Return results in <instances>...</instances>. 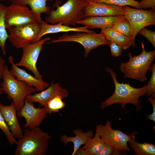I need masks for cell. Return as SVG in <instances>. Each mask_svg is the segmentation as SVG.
I'll return each mask as SVG.
<instances>
[{"label": "cell", "mask_w": 155, "mask_h": 155, "mask_svg": "<svg viewBox=\"0 0 155 155\" xmlns=\"http://www.w3.org/2000/svg\"><path fill=\"white\" fill-rule=\"evenodd\" d=\"M124 18V16H90L78 21V24L83 25L89 29H104L111 28L114 22Z\"/></svg>", "instance_id": "ac0fdd59"}, {"label": "cell", "mask_w": 155, "mask_h": 155, "mask_svg": "<svg viewBox=\"0 0 155 155\" xmlns=\"http://www.w3.org/2000/svg\"><path fill=\"white\" fill-rule=\"evenodd\" d=\"M3 93V92L2 91H0V95H1Z\"/></svg>", "instance_id": "8d00e7d4"}, {"label": "cell", "mask_w": 155, "mask_h": 155, "mask_svg": "<svg viewBox=\"0 0 155 155\" xmlns=\"http://www.w3.org/2000/svg\"><path fill=\"white\" fill-rule=\"evenodd\" d=\"M50 40L47 43L70 42L79 43L84 47L85 57L88 56L91 50L100 45H108V42L101 33L97 34L96 32L89 33L82 32H77L71 35L65 34L57 39Z\"/></svg>", "instance_id": "52a82bcc"}, {"label": "cell", "mask_w": 155, "mask_h": 155, "mask_svg": "<svg viewBox=\"0 0 155 155\" xmlns=\"http://www.w3.org/2000/svg\"><path fill=\"white\" fill-rule=\"evenodd\" d=\"M8 60L11 65L9 72L18 80L23 81L29 86L34 87L37 92L42 91L50 85V84L44 82L42 79H38L19 68L15 63L12 56L10 55L8 57Z\"/></svg>", "instance_id": "9a60e30c"}, {"label": "cell", "mask_w": 155, "mask_h": 155, "mask_svg": "<svg viewBox=\"0 0 155 155\" xmlns=\"http://www.w3.org/2000/svg\"><path fill=\"white\" fill-rule=\"evenodd\" d=\"M101 33L106 40L116 42L122 49H126L132 46V40L130 38L114 30L112 28L102 29Z\"/></svg>", "instance_id": "44dd1931"}, {"label": "cell", "mask_w": 155, "mask_h": 155, "mask_svg": "<svg viewBox=\"0 0 155 155\" xmlns=\"http://www.w3.org/2000/svg\"><path fill=\"white\" fill-rule=\"evenodd\" d=\"M58 95L61 96L64 98L68 96L69 92L67 89L61 86L59 83H54L52 82L45 90L38 93L28 95L25 99L33 103H38L41 106L45 107L48 101Z\"/></svg>", "instance_id": "5bb4252c"}, {"label": "cell", "mask_w": 155, "mask_h": 155, "mask_svg": "<svg viewBox=\"0 0 155 155\" xmlns=\"http://www.w3.org/2000/svg\"><path fill=\"white\" fill-rule=\"evenodd\" d=\"M0 129L4 133L10 144L11 145L17 144V140L12 135L0 111Z\"/></svg>", "instance_id": "83f0119b"}, {"label": "cell", "mask_w": 155, "mask_h": 155, "mask_svg": "<svg viewBox=\"0 0 155 155\" xmlns=\"http://www.w3.org/2000/svg\"><path fill=\"white\" fill-rule=\"evenodd\" d=\"M105 144L99 134L96 132L94 137L90 138L82 147L87 155H99Z\"/></svg>", "instance_id": "603a6c76"}, {"label": "cell", "mask_w": 155, "mask_h": 155, "mask_svg": "<svg viewBox=\"0 0 155 155\" xmlns=\"http://www.w3.org/2000/svg\"><path fill=\"white\" fill-rule=\"evenodd\" d=\"M95 131L104 142L112 146L116 150L121 152L132 150L127 144L130 139L129 135L120 130L113 129L110 121H107L104 125H97Z\"/></svg>", "instance_id": "9c48e42d"}, {"label": "cell", "mask_w": 155, "mask_h": 155, "mask_svg": "<svg viewBox=\"0 0 155 155\" xmlns=\"http://www.w3.org/2000/svg\"><path fill=\"white\" fill-rule=\"evenodd\" d=\"M148 100L151 102L153 107V112L152 113L147 115L148 119L155 122V99L151 96L149 97Z\"/></svg>", "instance_id": "836d02e7"}, {"label": "cell", "mask_w": 155, "mask_h": 155, "mask_svg": "<svg viewBox=\"0 0 155 155\" xmlns=\"http://www.w3.org/2000/svg\"><path fill=\"white\" fill-rule=\"evenodd\" d=\"M12 3L23 6H30L31 10L37 22L40 24L42 21L41 15L44 13L48 15L51 7L47 5V1L54 0H8Z\"/></svg>", "instance_id": "d6986e66"}, {"label": "cell", "mask_w": 155, "mask_h": 155, "mask_svg": "<svg viewBox=\"0 0 155 155\" xmlns=\"http://www.w3.org/2000/svg\"><path fill=\"white\" fill-rule=\"evenodd\" d=\"M5 60L0 56V91L1 90V82L0 80L2 78L3 73L5 65Z\"/></svg>", "instance_id": "e575fe53"}, {"label": "cell", "mask_w": 155, "mask_h": 155, "mask_svg": "<svg viewBox=\"0 0 155 155\" xmlns=\"http://www.w3.org/2000/svg\"></svg>", "instance_id": "74e56055"}, {"label": "cell", "mask_w": 155, "mask_h": 155, "mask_svg": "<svg viewBox=\"0 0 155 155\" xmlns=\"http://www.w3.org/2000/svg\"><path fill=\"white\" fill-rule=\"evenodd\" d=\"M97 3H102L121 6H130L136 9H142L139 1L135 0H90Z\"/></svg>", "instance_id": "4316f807"}, {"label": "cell", "mask_w": 155, "mask_h": 155, "mask_svg": "<svg viewBox=\"0 0 155 155\" xmlns=\"http://www.w3.org/2000/svg\"><path fill=\"white\" fill-rule=\"evenodd\" d=\"M6 6L0 4V47L4 55H6L5 45L9 34L5 22V14Z\"/></svg>", "instance_id": "cb8c5ba5"}, {"label": "cell", "mask_w": 155, "mask_h": 155, "mask_svg": "<svg viewBox=\"0 0 155 155\" xmlns=\"http://www.w3.org/2000/svg\"><path fill=\"white\" fill-rule=\"evenodd\" d=\"M108 45L110 47L111 54L112 56L118 57L121 55L122 49L118 44L113 41L109 40Z\"/></svg>", "instance_id": "4dcf8cb0"}, {"label": "cell", "mask_w": 155, "mask_h": 155, "mask_svg": "<svg viewBox=\"0 0 155 155\" xmlns=\"http://www.w3.org/2000/svg\"><path fill=\"white\" fill-rule=\"evenodd\" d=\"M2 78L3 80L1 83V90L7 95L8 99L12 100L17 111L23 106L26 97L36 92L34 87L15 78L10 73L6 65Z\"/></svg>", "instance_id": "5b68a950"}, {"label": "cell", "mask_w": 155, "mask_h": 155, "mask_svg": "<svg viewBox=\"0 0 155 155\" xmlns=\"http://www.w3.org/2000/svg\"><path fill=\"white\" fill-rule=\"evenodd\" d=\"M17 113L18 117L25 119L26 123L24 127L30 129L39 127L48 114L44 107L36 108L33 102L25 99L23 106L17 111Z\"/></svg>", "instance_id": "7c38bea8"}, {"label": "cell", "mask_w": 155, "mask_h": 155, "mask_svg": "<svg viewBox=\"0 0 155 155\" xmlns=\"http://www.w3.org/2000/svg\"><path fill=\"white\" fill-rule=\"evenodd\" d=\"M5 22L7 29L12 26L38 22L28 6L12 3L6 7Z\"/></svg>", "instance_id": "8fae6325"}, {"label": "cell", "mask_w": 155, "mask_h": 155, "mask_svg": "<svg viewBox=\"0 0 155 155\" xmlns=\"http://www.w3.org/2000/svg\"><path fill=\"white\" fill-rule=\"evenodd\" d=\"M149 70L152 74L148 82V89L146 93L147 97L151 96L155 98V64L153 63L150 67Z\"/></svg>", "instance_id": "f1b7e54d"}, {"label": "cell", "mask_w": 155, "mask_h": 155, "mask_svg": "<svg viewBox=\"0 0 155 155\" xmlns=\"http://www.w3.org/2000/svg\"><path fill=\"white\" fill-rule=\"evenodd\" d=\"M125 18L127 19L131 26L132 34L131 38L132 46L135 47V39L137 33L146 27L155 24V10H144L123 6Z\"/></svg>", "instance_id": "ba28073f"}, {"label": "cell", "mask_w": 155, "mask_h": 155, "mask_svg": "<svg viewBox=\"0 0 155 155\" xmlns=\"http://www.w3.org/2000/svg\"><path fill=\"white\" fill-rule=\"evenodd\" d=\"M142 51L137 55L133 57L130 52L128 54L129 61L121 62L119 68L125 78L132 79L140 82H146V74L155 58V50L148 52L145 49L143 42H141Z\"/></svg>", "instance_id": "277c9868"}, {"label": "cell", "mask_w": 155, "mask_h": 155, "mask_svg": "<svg viewBox=\"0 0 155 155\" xmlns=\"http://www.w3.org/2000/svg\"><path fill=\"white\" fill-rule=\"evenodd\" d=\"M8 39L12 45L17 49H22L35 42L40 30L38 22L14 26L8 28Z\"/></svg>", "instance_id": "8992f818"}, {"label": "cell", "mask_w": 155, "mask_h": 155, "mask_svg": "<svg viewBox=\"0 0 155 155\" xmlns=\"http://www.w3.org/2000/svg\"><path fill=\"white\" fill-rule=\"evenodd\" d=\"M22 137L17 140L15 155H45L52 137L39 127L25 128Z\"/></svg>", "instance_id": "3957f363"}, {"label": "cell", "mask_w": 155, "mask_h": 155, "mask_svg": "<svg viewBox=\"0 0 155 155\" xmlns=\"http://www.w3.org/2000/svg\"><path fill=\"white\" fill-rule=\"evenodd\" d=\"M63 98L61 95H58L51 99L44 107L48 114L57 113L66 106L65 102L62 100Z\"/></svg>", "instance_id": "484cf974"}, {"label": "cell", "mask_w": 155, "mask_h": 155, "mask_svg": "<svg viewBox=\"0 0 155 155\" xmlns=\"http://www.w3.org/2000/svg\"><path fill=\"white\" fill-rule=\"evenodd\" d=\"M121 152L116 150L112 146L105 142L104 147L99 155H117L120 154Z\"/></svg>", "instance_id": "1f68e13d"}, {"label": "cell", "mask_w": 155, "mask_h": 155, "mask_svg": "<svg viewBox=\"0 0 155 155\" xmlns=\"http://www.w3.org/2000/svg\"><path fill=\"white\" fill-rule=\"evenodd\" d=\"M73 132L75 135L74 136L69 137L63 135L61 136L60 140L64 145H66L69 142L73 143V150L71 155H74L75 152L79 148L82 146L84 145L90 138L93 137V133L91 130L84 132L80 129H74Z\"/></svg>", "instance_id": "ffe728a7"}, {"label": "cell", "mask_w": 155, "mask_h": 155, "mask_svg": "<svg viewBox=\"0 0 155 155\" xmlns=\"http://www.w3.org/2000/svg\"><path fill=\"white\" fill-rule=\"evenodd\" d=\"M40 30L35 42L39 41L44 35L49 34L56 33L60 32L70 31L82 32L89 33H95V32L89 30L86 26L71 27L58 23L56 24H49L42 20L40 24Z\"/></svg>", "instance_id": "e0dca14e"}, {"label": "cell", "mask_w": 155, "mask_h": 155, "mask_svg": "<svg viewBox=\"0 0 155 155\" xmlns=\"http://www.w3.org/2000/svg\"><path fill=\"white\" fill-rule=\"evenodd\" d=\"M0 111L13 136L18 139L21 138L23 132L18 119L17 111L14 102L5 105L0 102Z\"/></svg>", "instance_id": "2e32d148"}, {"label": "cell", "mask_w": 155, "mask_h": 155, "mask_svg": "<svg viewBox=\"0 0 155 155\" xmlns=\"http://www.w3.org/2000/svg\"><path fill=\"white\" fill-rule=\"evenodd\" d=\"M74 155H87V154L84 149L80 147L76 151Z\"/></svg>", "instance_id": "d590c367"}, {"label": "cell", "mask_w": 155, "mask_h": 155, "mask_svg": "<svg viewBox=\"0 0 155 155\" xmlns=\"http://www.w3.org/2000/svg\"><path fill=\"white\" fill-rule=\"evenodd\" d=\"M105 70L111 74L114 84L115 89L113 94L101 103V108L103 110L112 104L119 103L121 108L125 111V105L130 103L135 106L137 111H140L142 106L139 98L146 94L147 84L142 87L136 88L131 86L129 83H120L117 81V74L113 69L106 67Z\"/></svg>", "instance_id": "6da1fadb"}, {"label": "cell", "mask_w": 155, "mask_h": 155, "mask_svg": "<svg viewBox=\"0 0 155 155\" xmlns=\"http://www.w3.org/2000/svg\"><path fill=\"white\" fill-rule=\"evenodd\" d=\"M88 5L84 9L85 17L93 16H124L123 6L102 3H97L88 0Z\"/></svg>", "instance_id": "4fadbf2b"}, {"label": "cell", "mask_w": 155, "mask_h": 155, "mask_svg": "<svg viewBox=\"0 0 155 155\" xmlns=\"http://www.w3.org/2000/svg\"><path fill=\"white\" fill-rule=\"evenodd\" d=\"M145 38L155 47V32L144 28L141 30L139 33Z\"/></svg>", "instance_id": "f546056e"}, {"label": "cell", "mask_w": 155, "mask_h": 155, "mask_svg": "<svg viewBox=\"0 0 155 155\" xmlns=\"http://www.w3.org/2000/svg\"><path fill=\"white\" fill-rule=\"evenodd\" d=\"M139 3L142 9L151 8L155 10V0H141Z\"/></svg>", "instance_id": "d6a6232c"}, {"label": "cell", "mask_w": 155, "mask_h": 155, "mask_svg": "<svg viewBox=\"0 0 155 155\" xmlns=\"http://www.w3.org/2000/svg\"><path fill=\"white\" fill-rule=\"evenodd\" d=\"M111 28L131 38L132 34V27L129 21L125 18L114 22Z\"/></svg>", "instance_id": "d4e9b609"}, {"label": "cell", "mask_w": 155, "mask_h": 155, "mask_svg": "<svg viewBox=\"0 0 155 155\" xmlns=\"http://www.w3.org/2000/svg\"><path fill=\"white\" fill-rule=\"evenodd\" d=\"M88 0H67L61 6L57 2L55 9H51L45 18V22L51 24L58 23L70 26H75L78 21L85 18L84 9L88 5Z\"/></svg>", "instance_id": "7a4b0ae2"}, {"label": "cell", "mask_w": 155, "mask_h": 155, "mask_svg": "<svg viewBox=\"0 0 155 155\" xmlns=\"http://www.w3.org/2000/svg\"><path fill=\"white\" fill-rule=\"evenodd\" d=\"M51 40L49 37L40 39L34 43L28 44L22 48L23 52L20 61L16 63L18 67H24L30 71L36 78L42 79V76L36 67V63L43 49V45Z\"/></svg>", "instance_id": "30bf717a"}, {"label": "cell", "mask_w": 155, "mask_h": 155, "mask_svg": "<svg viewBox=\"0 0 155 155\" xmlns=\"http://www.w3.org/2000/svg\"><path fill=\"white\" fill-rule=\"evenodd\" d=\"M137 133L133 131L129 135L130 139L128 142L130 147L135 152L136 155H155V146L152 144L145 142L141 143L135 140V135Z\"/></svg>", "instance_id": "7402d4cb"}]
</instances>
